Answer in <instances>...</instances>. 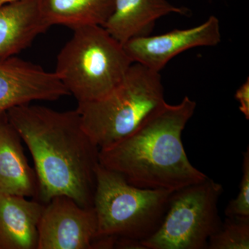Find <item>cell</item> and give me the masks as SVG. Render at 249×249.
Segmentation results:
<instances>
[{
	"mask_svg": "<svg viewBox=\"0 0 249 249\" xmlns=\"http://www.w3.org/2000/svg\"><path fill=\"white\" fill-rule=\"evenodd\" d=\"M49 27L41 0H15L0 5V59L16 56Z\"/></svg>",
	"mask_w": 249,
	"mask_h": 249,
	"instance_id": "30bf717a",
	"label": "cell"
},
{
	"mask_svg": "<svg viewBox=\"0 0 249 249\" xmlns=\"http://www.w3.org/2000/svg\"><path fill=\"white\" fill-rule=\"evenodd\" d=\"M114 249H146L142 241L130 238L119 237L116 239Z\"/></svg>",
	"mask_w": 249,
	"mask_h": 249,
	"instance_id": "ac0fdd59",
	"label": "cell"
},
{
	"mask_svg": "<svg viewBox=\"0 0 249 249\" xmlns=\"http://www.w3.org/2000/svg\"><path fill=\"white\" fill-rule=\"evenodd\" d=\"M45 205L36 199L0 194V249H37Z\"/></svg>",
	"mask_w": 249,
	"mask_h": 249,
	"instance_id": "8fae6325",
	"label": "cell"
},
{
	"mask_svg": "<svg viewBox=\"0 0 249 249\" xmlns=\"http://www.w3.org/2000/svg\"><path fill=\"white\" fill-rule=\"evenodd\" d=\"M235 97L240 103L239 109L247 120L249 119V79L246 80L236 91Z\"/></svg>",
	"mask_w": 249,
	"mask_h": 249,
	"instance_id": "e0dca14e",
	"label": "cell"
},
{
	"mask_svg": "<svg viewBox=\"0 0 249 249\" xmlns=\"http://www.w3.org/2000/svg\"><path fill=\"white\" fill-rule=\"evenodd\" d=\"M209 249H249V218L227 217L209 238Z\"/></svg>",
	"mask_w": 249,
	"mask_h": 249,
	"instance_id": "9a60e30c",
	"label": "cell"
},
{
	"mask_svg": "<svg viewBox=\"0 0 249 249\" xmlns=\"http://www.w3.org/2000/svg\"><path fill=\"white\" fill-rule=\"evenodd\" d=\"M115 0H41V10L49 26L71 29L102 26L110 17Z\"/></svg>",
	"mask_w": 249,
	"mask_h": 249,
	"instance_id": "5bb4252c",
	"label": "cell"
},
{
	"mask_svg": "<svg viewBox=\"0 0 249 249\" xmlns=\"http://www.w3.org/2000/svg\"><path fill=\"white\" fill-rule=\"evenodd\" d=\"M221 39L219 19L212 16L196 27L134 37L123 45L133 62L160 72L178 54L196 47H214Z\"/></svg>",
	"mask_w": 249,
	"mask_h": 249,
	"instance_id": "9c48e42d",
	"label": "cell"
},
{
	"mask_svg": "<svg viewBox=\"0 0 249 249\" xmlns=\"http://www.w3.org/2000/svg\"><path fill=\"white\" fill-rule=\"evenodd\" d=\"M12 1H15V0H0V5L6 4V3Z\"/></svg>",
	"mask_w": 249,
	"mask_h": 249,
	"instance_id": "d6986e66",
	"label": "cell"
},
{
	"mask_svg": "<svg viewBox=\"0 0 249 249\" xmlns=\"http://www.w3.org/2000/svg\"><path fill=\"white\" fill-rule=\"evenodd\" d=\"M173 193L132 186L99 163L93 203L97 219L96 238L147 240L160 227Z\"/></svg>",
	"mask_w": 249,
	"mask_h": 249,
	"instance_id": "5b68a950",
	"label": "cell"
},
{
	"mask_svg": "<svg viewBox=\"0 0 249 249\" xmlns=\"http://www.w3.org/2000/svg\"><path fill=\"white\" fill-rule=\"evenodd\" d=\"M70 96L55 72L18 57L0 59V121L12 108Z\"/></svg>",
	"mask_w": 249,
	"mask_h": 249,
	"instance_id": "ba28073f",
	"label": "cell"
},
{
	"mask_svg": "<svg viewBox=\"0 0 249 249\" xmlns=\"http://www.w3.org/2000/svg\"><path fill=\"white\" fill-rule=\"evenodd\" d=\"M188 11L168 0H115L114 11L103 27L124 45L134 37L150 35L160 18L170 14L185 15Z\"/></svg>",
	"mask_w": 249,
	"mask_h": 249,
	"instance_id": "7c38bea8",
	"label": "cell"
},
{
	"mask_svg": "<svg viewBox=\"0 0 249 249\" xmlns=\"http://www.w3.org/2000/svg\"><path fill=\"white\" fill-rule=\"evenodd\" d=\"M229 217L249 218V147L243 153L242 177L237 197L229 201L225 210Z\"/></svg>",
	"mask_w": 249,
	"mask_h": 249,
	"instance_id": "2e32d148",
	"label": "cell"
},
{
	"mask_svg": "<svg viewBox=\"0 0 249 249\" xmlns=\"http://www.w3.org/2000/svg\"><path fill=\"white\" fill-rule=\"evenodd\" d=\"M97 229L93 207L57 196L45 205L38 224L37 249H92Z\"/></svg>",
	"mask_w": 249,
	"mask_h": 249,
	"instance_id": "52a82bcc",
	"label": "cell"
},
{
	"mask_svg": "<svg viewBox=\"0 0 249 249\" xmlns=\"http://www.w3.org/2000/svg\"><path fill=\"white\" fill-rule=\"evenodd\" d=\"M57 56L55 73L78 104L104 97L124 79L133 63L102 26L73 29Z\"/></svg>",
	"mask_w": 249,
	"mask_h": 249,
	"instance_id": "3957f363",
	"label": "cell"
},
{
	"mask_svg": "<svg viewBox=\"0 0 249 249\" xmlns=\"http://www.w3.org/2000/svg\"><path fill=\"white\" fill-rule=\"evenodd\" d=\"M22 141L7 115L0 121V194L37 198L35 170L24 154Z\"/></svg>",
	"mask_w": 249,
	"mask_h": 249,
	"instance_id": "4fadbf2b",
	"label": "cell"
},
{
	"mask_svg": "<svg viewBox=\"0 0 249 249\" xmlns=\"http://www.w3.org/2000/svg\"><path fill=\"white\" fill-rule=\"evenodd\" d=\"M165 101L160 72L133 62L110 92L96 101L78 104L76 109L85 132L102 149L132 132Z\"/></svg>",
	"mask_w": 249,
	"mask_h": 249,
	"instance_id": "277c9868",
	"label": "cell"
},
{
	"mask_svg": "<svg viewBox=\"0 0 249 249\" xmlns=\"http://www.w3.org/2000/svg\"><path fill=\"white\" fill-rule=\"evenodd\" d=\"M222 185L208 178L173 192L160 227L147 240L146 249H206L222 221L218 203Z\"/></svg>",
	"mask_w": 249,
	"mask_h": 249,
	"instance_id": "8992f818",
	"label": "cell"
},
{
	"mask_svg": "<svg viewBox=\"0 0 249 249\" xmlns=\"http://www.w3.org/2000/svg\"><path fill=\"white\" fill-rule=\"evenodd\" d=\"M196 107L187 96L177 105L165 101L130 133L100 149V164L146 189L174 192L204 181L209 177L192 165L181 139Z\"/></svg>",
	"mask_w": 249,
	"mask_h": 249,
	"instance_id": "7a4b0ae2",
	"label": "cell"
},
{
	"mask_svg": "<svg viewBox=\"0 0 249 249\" xmlns=\"http://www.w3.org/2000/svg\"><path fill=\"white\" fill-rule=\"evenodd\" d=\"M7 117L34 160L36 199L47 204L64 196L93 207L100 149L83 128L78 110L30 103L10 109Z\"/></svg>",
	"mask_w": 249,
	"mask_h": 249,
	"instance_id": "6da1fadb",
	"label": "cell"
}]
</instances>
